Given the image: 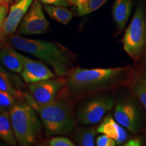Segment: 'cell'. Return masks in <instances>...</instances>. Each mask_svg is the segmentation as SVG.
I'll list each match as a JSON object with an SVG mask.
<instances>
[{
    "label": "cell",
    "instance_id": "d4e9b609",
    "mask_svg": "<svg viewBox=\"0 0 146 146\" xmlns=\"http://www.w3.org/2000/svg\"><path fill=\"white\" fill-rule=\"evenodd\" d=\"M40 2L45 5H60V6H69L70 3L66 0H39Z\"/></svg>",
    "mask_w": 146,
    "mask_h": 146
},
{
    "label": "cell",
    "instance_id": "603a6c76",
    "mask_svg": "<svg viewBox=\"0 0 146 146\" xmlns=\"http://www.w3.org/2000/svg\"><path fill=\"white\" fill-rule=\"evenodd\" d=\"M95 143L97 146H115L117 145L113 139L104 134L98 136L95 140Z\"/></svg>",
    "mask_w": 146,
    "mask_h": 146
},
{
    "label": "cell",
    "instance_id": "ac0fdd59",
    "mask_svg": "<svg viewBox=\"0 0 146 146\" xmlns=\"http://www.w3.org/2000/svg\"><path fill=\"white\" fill-rule=\"evenodd\" d=\"M0 89L11 93L20 100H25L24 93L16 88L10 74L2 66L0 67Z\"/></svg>",
    "mask_w": 146,
    "mask_h": 146
},
{
    "label": "cell",
    "instance_id": "8fae6325",
    "mask_svg": "<svg viewBox=\"0 0 146 146\" xmlns=\"http://www.w3.org/2000/svg\"><path fill=\"white\" fill-rule=\"evenodd\" d=\"M33 0H17L10 6L2 31L5 35L13 34L31 5Z\"/></svg>",
    "mask_w": 146,
    "mask_h": 146
},
{
    "label": "cell",
    "instance_id": "5bb4252c",
    "mask_svg": "<svg viewBox=\"0 0 146 146\" xmlns=\"http://www.w3.org/2000/svg\"><path fill=\"white\" fill-rule=\"evenodd\" d=\"M132 8V0H115L114 1L112 6V16L119 32H121L127 25Z\"/></svg>",
    "mask_w": 146,
    "mask_h": 146
},
{
    "label": "cell",
    "instance_id": "4316f807",
    "mask_svg": "<svg viewBox=\"0 0 146 146\" xmlns=\"http://www.w3.org/2000/svg\"><path fill=\"white\" fill-rule=\"evenodd\" d=\"M89 1V0H76L75 5L76 6L78 13L85 8V6L87 5V3H88Z\"/></svg>",
    "mask_w": 146,
    "mask_h": 146
},
{
    "label": "cell",
    "instance_id": "4dcf8cb0",
    "mask_svg": "<svg viewBox=\"0 0 146 146\" xmlns=\"http://www.w3.org/2000/svg\"><path fill=\"white\" fill-rule=\"evenodd\" d=\"M1 3H5V0H0V4Z\"/></svg>",
    "mask_w": 146,
    "mask_h": 146
},
{
    "label": "cell",
    "instance_id": "8992f818",
    "mask_svg": "<svg viewBox=\"0 0 146 146\" xmlns=\"http://www.w3.org/2000/svg\"><path fill=\"white\" fill-rule=\"evenodd\" d=\"M66 85L65 78L54 77L31 83L29 86V94H24V99L31 106H42L56 99Z\"/></svg>",
    "mask_w": 146,
    "mask_h": 146
},
{
    "label": "cell",
    "instance_id": "f546056e",
    "mask_svg": "<svg viewBox=\"0 0 146 146\" xmlns=\"http://www.w3.org/2000/svg\"><path fill=\"white\" fill-rule=\"evenodd\" d=\"M11 1V0H5V3H7V4H8L9 3H10Z\"/></svg>",
    "mask_w": 146,
    "mask_h": 146
},
{
    "label": "cell",
    "instance_id": "e0dca14e",
    "mask_svg": "<svg viewBox=\"0 0 146 146\" xmlns=\"http://www.w3.org/2000/svg\"><path fill=\"white\" fill-rule=\"evenodd\" d=\"M98 133L97 128H79L74 133L73 139L78 145L81 146H94L95 139Z\"/></svg>",
    "mask_w": 146,
    "mask_h": 146
},
{
    "label": "cell",
    "instance_id": "2e32d148",
    "mask_svg": "<svg viewBox=\"0 0 146 146\" xmlns=\"http://www.w3.org/2000/svg\"><path fill=\"white\" fill-rule=\"evenodd\" d=\"M43 9L52 19L63 25H67L73 18L72 12L65 6L45 5Z\"/></svg>",
    "mask_w": 146,
    "mask_h": 146
},
{
    "label": "cell",
    "instance_id": "3957f363",
    "mask_svg": "<svg viewBox=\"0 0 146 146\" xmlns=\"http://www.w3.org/2000/svg\"><path fill=\"white\" fill-rule=\"evenodd\" d=\"M73 99L66 87L56 99L42 106H32L39 114L46 136L69 135L76 126Z\"/></svg>",
    "mask_w": 146,
    "mask_h": 146
},
{
    "label": "cell",
    "instance_id": "4fadbf2b",
    "mask_svg": "<svg viewBox=\"0 0 146 146\" xmlns=\"http://www.w3.org/2000/svg\"><path fill=\"white\" fill-rule=\"evenodd\" d=\"M23 55L14 50V47L6 43L0 51V62L9 70L21 73L23 68Z\"/></svg>",
    "mask_w": 146,
    "mask_h": 146
},
{
    "label": "cell",
    "instance_id": "ffe728a7",
    "mask_svg": "<svg viewBox=\"0 0 146 146\" xmlns=\"http://www.w3.org/2000/svg\"><path fill=\"white\" fill-rule=\"evenodd\" d=\"M23 101L8 91L0 89V112H8L18 102Z\"/></svg>",
    "mask_w": 146,
    "mask_h": 146
},
{
    "label": "cell",
    "instance_id": "1f68e13d",
    "mask_svg": "<svg viewBox=\"0 0 146 146\" xmlns=\"http://www.w3.org/2000/svg\"><path fill=\"white\" fill-rule=\"evenodd\" d=\"M1 66H1V64H0V67H1Z\"/></svg>",
    "mask_w": 146,
    "mask_h": 146
},
{
    "label": "cell",
    "instance_id": "44dd1931",
    "mask_svg": "<svg viewBox=\"0 0 146 146\" xmlns=\"http://www.w3.org/2000/svg\"><path fill=\"white\" fill-rule=\"evenodd\" d=\"M107 1L108 0H89L85 8L80 11L78 14L79 16H84L94 12L104 5Z\"/></svg>",
    "mask_w": 146,
    "mask_h": 146
},
{
    "label": "cell",
    "instance_id": "7a4b0ae2",
    "mask_svg": "<svg viewBox=\"0 0 146 146\" xmlns=\"http://www.w3.org/2000/svg\"><path fill=\"white\" fill-rule=\"evenodd\" d=\"M8 42L14 48L50 65L58 76L65 77L72 68L74 57L71 52L56 42L29 39L18 34L9 35Z\"/></svg>",
    "mask_w": 146,
    "mask_h": 146
},
{
    "label": "cell",
    "instance_id": "d6a6232c",
    "mask_svg": "<svg viewBox=\"0 0 146 146\" xmlns=\"http://www.w3.org/2000/svg\"><path fill=\"white\" fill-rule=\"evenodd\" d=\"M15 1H17V0H15Z\"/></svg>",
    "mask_w": 146,
    "mask_h": 146
},
{
    "label": "cell",
    "instance_id": "d6986e66",
    "mask_svg": "<svg viewBox=\"0 0 146 146\" xmlns=\"http://www.w3.org/2000/svg\"><path fill=\"white\" fill-rule=\"evenodd\" d=\"M133 91L146 111V71L141 73L133 83Z\"/></svg>",
    "mask_w": 146,
    "mask_h": 146
},
{
    "label": "cell",
    "instance_id": "277c9868",
    "mask_svg": "<svg viewBox=\"0 0 146 146\" xmlns=\"http://www.w3.org/2000/svg\"><path fill=\"white\" fill-rule=\"evenodd\" d=\"M10 120L18 143L29 146L41 139L43 126L36 112L25 101L18 102L10 111Z\"/></svg>",
    "mask_w": 146,
    "mask_h": 146
},
{
    "label": "cell",
    "instance_id": "5b68a950",
    "mask_svg": "<svg viewBox=\"0 0 146 146\" xmlns=\"http://www.w3.org/2000/svg\"><path fill=\"white\" fill-rule=\"evenodd\" d=\"M122 42L124 50L134 61H138L146 50V18L141 6H138Z\"/></svg>",
    "mask_w": 146,
    "mask_h": 146
},
{
    "label": "cell",
    "instance_id": "52a82bcc",
    "mask_svg": "<svg viewBox=\"0 0 146 146\" xmlns=\"http://www.w3.org/2000/svg\"><path fill=\"white\" fill-rule=\"evenodd\" d=\"M115 105L114 99L110 96L94 97L78 107L76 113L78 121L83 125L100 123Z\"/></svg>",
    "mask_w": 146,
    "mask_h": 146
},
{
    "label": "cell",
    "instance_id": "9c48e42d",
    "mask_svg": "<svg viewBox=\"0 0 146 146\" xmlns=\"http://www.w3.org/2000/svg\"><path fill=\"white\" fill-rule=\"evenodd\" d=\"M39 0H34L19 25L18 31L27 35L43 34L47 31L50 23L43 11Z\"/></svg>",
    "mask_w": 146,
    "mask_h": 146
},
{
    "label": "cell",
    "instance_id": "cb8c5ba5",
    "mask_svg": "<svg viewBox=\"0 0 146 146\" xmlns=\"http://www.w3.org/2000/svg\"><path fill=\"white\" fill-rule=\"evenodd\" d=\"M8 14V5L7 3L0 4V29L2 30L5 21Z\"/></svg>",
    "mask_w": 146,
    "mask_h": 146
},
{
    "label": "cell",
    "instance_id": "30bf717a",
    "mask_svg": "<svg viewBox=\"0 0 146 146\" xmlns=\"http://www.w3.org/2000/svg\"><path fill=\"white\" fill-rule=\"evenodd\" d=\"M22 57L23 68L21 75L25 83H34L56 76L55 72L43 62L31 59L26 56H23Z\"/></svg>",
    "mask_w": 146,
    "mask_h": 146
},
{
    "label": "cell",
    "instance_id": "ba28073f",
    "mask_svg": "<svg viewBox=\"0 0 146 146\" xmlns=\"http://www.w3.org/2000/svg\"><path fill=\"white\" fill-rule=\"evenodd\" d=\"M114 118L128 131L136 134L142 127L139 108L131 99H125L118 102L114 108Z\"/></svg>",
    "mask_w": 146,
    "mask_h": 146
},
{
    "label": "cell",
    "instance_id": "6da1fadb",
    "mask_svg": "<svg viewBox=\"0 0 146 146\" xmlns=\"http://www.w3.org/2000/svg\"><path fill=\"white\" fill-rule=\"evenodd\" d=\"M131 66L116 68H72L65 76V87L73 100L123 85L133 76Z\"/></svg>",
    "mask_w": 146,
    "mask_h": 146
},
{
    "label": "cell",
    "instance_id": "484cf974",
    "mask_svg": "<svg viewBox=\"0 0 146 146\" xmlns=\"http://www.w3.org/2000/svg\"><path fill=\"white\" fill-rule=\"evenodd\" d=\"M143 140L141 137H136L131 139H128L123 144L125 146H140L143 145Z\"/></svg>",
    "mask_w": 146,
    "mask_h": 146
},
{
    "label": "cell",
    "instance_id": "7402d4cb",
    "mask_svg": "<svg viewBox=\"0 0 146 146\" xmlns=\"http://www.w3.org/2000/svg\"><path fill=\"white\" fill-rule=\"evenodd\" d=\"M49 145L50 146H74L75 143L67 137L56 136L52 137L49 140Z\"/></svg>",
    "mask_w": 146,
    "mask_h": 146
},
{
    "label": "cell",
    "instance_id": "83f0119b",
    "mask_svg": "<svg viewBox=\"0 0 146 146\" xmlns=\"http://www.w3.org/2000/svg\"><path fill=\"white\" fill-rule=\"evenodd\" d=\"M5 35L3 33V31L1 29H0V46H1L2 45H4L5 43V41H6V39H5Z\"/></svg>",
    "mask_w": 146,
    "mask_h": 146
},
{
    "label": "cell",
    "instance_id": "9a60e30c",
    "mask_svg": "<svg viewBox=\"0 0 146 146\" xmlns=\"http://www.w3.org/2000/svg\"><path fill=\"white\" fill-rule=\"evenodd\" d=\"M0 139L9 145L18 144L11 123L10 111L0 112Z\"/></svg>",
    "mask_w": 146,
    "mask_h": 146
},
{
    "label": "cell",
    "instance_id": "7c38bea8",
    "mask_svg": "<svg viewBox=\"0 0 146 146\" xmlns=\"http://www.w3.org/2000/svg\"><path fill=\"white\" fill-rule=\"evenodd\" d=\"M98 133L106 135L113 139L117 145H122L129 139V135L126 129L113 118L111 115H107L100 122L97 127Z\"/></svg>",
    "mask_w": 146,
    "mask_h": 146
},
{
    "label": "cell",
    "instance_id": "f1b7e54d",
    "mask_svg": "<svg viewBox=\"0 0 146 146\" xmlns=\"http://www.w3.org/2000/svg\"><path fill=\"white\" fill-rule=\"evenodd\" d=\"M67 1H68L70 3V5H76V0H66Z\"/></svg>",
    "mask_w": 146,
    "mask_h": 146
}]
</instances>
